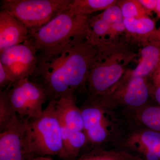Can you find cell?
Masks as SVG:
<instances>
[{"instance_id":"5b68a950","label":"cell","mask_w":160,"mask_h":160,"mask_svg":"<svg viewBox=\"0 0 160 160\" xmlns=\"http://www.w3.org/2000/svg\"><path fill=\"white\" fill-rule=\"evenodd\" d=\"M72 0H3L2 9L22 23L30 36L70 8Z\"/></svg>"},{"instance_id":"5bb4252c","label":"cell","mask_w":160,"mask_h":160,"mask_svg":"<svg viewBox=\"0 0 160 160\" xmlns=\"http://www.w3.org/2000/svg\"><path fill=\"white\" fill-rule=\"evenodd\" d=\"M141 59L133 70L126 71L119 82L134 77L150 79L160 62V46L153 43L145 45L141 51Z\"/></svg>"},{"instance_id":"8992f818","label":"cell","mask_w":160,"mask_h":160,"mask_svg":"<svg viewBox=\"0 0 160 160\" xmlns=\"http://www.w3.org/2000/svg\"><path fill=\"white\" fill-rule=\"evenodd\" d=\"M134 56V53L123 47L102 53L89 73L88 96L101 97L110 92L122 78L126 66Z\"/></svg>"},{"instance_id":"83f0119b","label":"cell","mask_w":160,"mask_h":160,"mask_svg":"<svg viewBox=\"0 0 160 160\" xmlns=\"http://www.w3.org/2000/svg\"><path fill=\"white\" fill-rule=\"evenodd\" d=\"M158 18H160V0H157L156 9L154 12Z\"/></svg>"},{"instance_id":"2e32d148","label":"cell","mask_w":160,"mask_h":160,"mask_svg":"<svg viewBox=\"0 0 160 160\" xmlns=\"http://www.w3.org/2000/svg\"><path fill=\"white\" fill-rule=\"evenodd\" d=\"M123 115L137 126L160 133V106L153 102Z\"/></svg>"},{"instance_id":"4316f807","label":"cell","mask_w":160,"mask_h":160,"mask_svg":"<svg viewBox=\"0 0 160 160\" xmlns=\"http://www.w3.org/2000/svg\"><path fill=\"white\" fill-rule=\"evenodd\" d=\"M152 84L154 86H160V62L150 78Z\"/></svg>"},{"instance_id":"484cf974","label":"cell","mask_w":160,"mask_h":160,"mask_svg":"<svg viewBox=\"0 0 160 160\" xmlns=\"http://www.w3.org/2000/svg\"><path fill=\"white\" fill-rule=\"evenodd\" d=\"M150 95L152 101L160 106V86H154L152 84Z\"/></svg>"},{"instance_id":"8fae6325","label":"cell","mask_w":160,"mask_h":160,"mask_svg":"<svg viewBox=\"0 0 160 160\" xmlns=\"http://www.w3.org/2000/svg\"><path fill=\"white\" fill-rule=\"evenodd\" d=\"M29 118L20 117L11 129L0 133V160H29L31 155L27 144Z\"/></svg>"},{"instance_id":"f1b7e54d","label":"cell","mask_w":160,"mask_h":160,"mask_svg":"<svg viewBox=\"0 0 160 160\" xmlns=\"http://www.w3.org/2000/svg\"><path fill=\"white\" fill-rule=\"evenodd\" d=\"M29 160H54L51 159V158L49 157H46L45 156H39L36 157L31 159Z\"/></svg>"},{"instance_id":"277c9868","label":"cell","mask_w":160,"mask_h":160,"mask_svg":"<svg viewBox=\"0 0 160 160\" xmlns=\"http://www.w3.org/2000/svg\"><path fill=\"white\" fill-rule=\"evenodd\" d=\"M26 135L32 157L57 156L64 159L62 127L56 110V100H50L39 118L29 119Z\"/></svg>"},{"instance_id":"7a4b0ae2","label":"cell","mask_w":160,"mask_h":160,"mask_svg":"<svg viewBox=\"0 0 160 160\" xmlns=\"http://www.w3.org/2000/svg\"><path fill=\"white\" fill-rule=\"evenodd\" d=\"M88 19V16L76 14L69 9L31 34L30 38L39 53L38 61L55 55L76 40L87 38Z\"/></svg>"},{"instance_id":"ffe728a7","label":"cell","mask_w":160,"mask_h":160,"mask_svg":"<svg viewBox=\"0 0 160 160\" xmlns=\"http://www.w3.org/2000/svg\"><path fill=\"white\" fill-rule=\"evenodd\" d=\"M8 88L0 92V131L11 129L16 124L20 116L12 106L8 97Z\"/></svg>"},{"instance_id":"e0dca14e","label":"cell","mask_w":160,"mask_h":160,"mask_svg":"<svg viewBox=\"0 0 160 160\" xmlns=\"http://www.w3.org/2000/svg\"><path fill=\"white\" fill-rule=\"evenodd\" d=\"M65 160H75L84 151L87 144L85 131H71L61 122Z\"/></svg>"},{"instance_id":"44dd1931","label":"cell","mask_w":160,"mask_h":160,"mask_svg":"<svg viewBox=\"0 0 160 160\" xmlns=\"http://www.w3.org/2000/svg\"><path fill=\"white\" fill-rule=\"evenodd\" d=\"M117 5L121 9L123 19H139L149 17L138 0H120L118 1Z\"/></svg>"},{"instance_id":"6da1fadb","label":"cell","mask_w":160,"mask_h":160,"mask_svg":"<svg viewBox=\"0 0 160 160\" xmlns=\"http://www.w3.org/2000/svg\"><path fill=\"white\" fill-rule=\"evenodd\" d=\"M102 55L97 46L87 38L75 41L55 55L38 61L35 73L43 78V86L50 100L86 88L92 67Z\"/></svg>"},{"instance_id":"9a60e30c","label":"cell","mask_w":160,"mask_h":160,"mask_svg":"<svg viewBox=\"0 0 160 160\" xmlns=\"http://www.w3.org/2000/svg\"><path fill=\"white\" fill-rule=\"evenodd\" d=\"M126 36L132 37L144 46L150 43L156 32V23L154 20L148 17L137 19L127 18L123 19Z\"/></svg>"},{"instance_id":"3957f363","label":"cell","mask_w":160,"mask_h":160,"mask_svg":"<svg viewBox=\"0 0 160 160\" xmlns=\"http://www.w3.org/2000/svg\"><path fill=\"white\" fill-rule=\"evenodd\" d=\"M87 144L84 152L117 147L125 123L124 116L98 97L88 96L80 107Z\"/></svg>"},{"instance_id":"ac0fdd59","label":"cell","mask_w":160,"mask_h":160,"mask_svg":"<svg viewBox=\"0 0 160 160\" xmlns=\"http://www.w3.org/2000/svg\"><path fill=\"white\" fill-rule=\"evenodd\" d=\"M75 160H136L118 147L96 148L84 152Z\"/></svg>"},{"instance_id":"d4e9b609","label":"cell","mask_w":160,"mask_h":160,"mask_svg":"<svg viewBox=\"0 0 160 160\" xmlns=\"http://www.w3.org/2000/svg\"><path fill=\"white\" fill-rule=\"evenodd\" d=\"M148 15H151L152 12H155L156 9L157 0H138Z\"/></svg>"},{"instance_id":"d6986e66","label":"cell","mask_w":160,"mask_h":160,"mask_svg":"<svg viewBox=\"0 0 160 160\" xmlns=\"http://www.w3.org/2000/svg\"><path fill=\"white\" fill-rule=\"evenodd\" d=\"M117 0H72L70 9L76 14L86 16L105 10L117 4Z\"/></svg>"},{"instance_id":"7402d4cb","label":"cell","mask_w":160,"mask_h":160,"mask_svg":"<svg viewBox=\"0 0 160 160\" xmlns=\"http://www.w3.org/2000/svg\"><path fill=\"white\" fill-rule=\"evenodd\" d=\"M97 16L110 25L123 20L122 12L117 4L110 6Z\"/></svg>"},{"instance_id":"ba28073f","label":"cell","mask_w":160,"mask_h":160,"mask_svg":"<svg viewBox=\"0 0 160 160\" xmlns=\"http://www.w3.org/2000/svg\"><path fill=\"white\" fill-rule=\"evenodd\" d=\"M117 147L136 160H160V133L137 126L126 119Z\"/></svg>"},{"instance_id":"603a6c76","label":"cell","mask_w":160,"mask_h":160,"mask_svg":"<svg viewBox=\"0 0 160 160\" xmlns=\"http://www.w3.org/2000/svg\"><path fill=\"white\" fill-rule=\"evenodd\" d=\"M13 78L8 70L0 63V87L1 90L10 88L14 83Z\"/></svg>"},{"instance_id":"cb8c5ba5","label":"cell","mask_w":160,"mask_h":160,"mask_svg":"<svg viewBox=\"0 0 160 160\" xmlns=\"http://www.w3.org/2000/svg\"><path fill=\"white\" fill-rule=\"evenodd\" d=\"M125 32H126V29L123 20L110 25L106 36L109 37L108 41L113 42L120 35Z\"/></svg>"},{"instance_id":"9c48e42d","label":"cell","mask_w":160,"mask_h":160,"mask_svg":"<svg viewBox=\"0 0 160 160\" xmlns=\"http://www.w3.org/2000/svg\"><path fill=\"white\" fill-rule=\"evenodd\" d=\"M8 97L17 114L30 119L42 116L43 105L49 98L44 86L31 82L29 78L19 80L8 88Z\"/></svg>"},{"instance_id":"52a82bcc","label":"cell","mask_w":160,"mask_h":160,"mask_svg":"<svg viewBox=\"0 0 160 160\" xmlns=\"http://www.w3.org/2000/svg\"><path fill=\"white\" fill-rule=\"evenodd\" d=\"M150 80L148 78L134 77L118 82L109 93L99 98L121 114L136 111L153 102L150 95Z\"/></svg>"},{"instance_id":"7c38bea8","label":"cell","mask_w":160,"mask_h":160,"mask_svg":"<svg viewBox=\"0 0 160 160\" xmlns=\"http://www.w3.org/2000/svg\"><path fill=\"white\" fill-rule=\"evenodd\" d=\"M29 30L18 20L4 10L0 12V53L30 38Z\"/></svg>"},{"instance_id":"4fadbf2b","label":"cell","mask_w":160,"mask_h":160,"mask_svg":"<svg viewBox=\"0 0 160 160\" xmlns=\"http://www.w3.org/2000/svg\"><path fill=\"white\" fill-rule=\"evenodd\" d=\"M56 110L60 122L69 130L84 131L82 111L74 92L66 93L56 100Z\"/></svg>"},{"instance_id":"30bf717a","label":"cell","mask_w":160,"mask_h":160,"mask_svg":"<svg viewBox=\"0 0 160 160\" xmlns=\"http://www.w3.org/2000/svg\"><path fill=\"white\" fill-rule=\"evenodd\" d=\"M37 53L30 37L24 42L1 52L0 63L10 73L15 83L35 73L38 65Z\"/></svg>"}]
</instances>
